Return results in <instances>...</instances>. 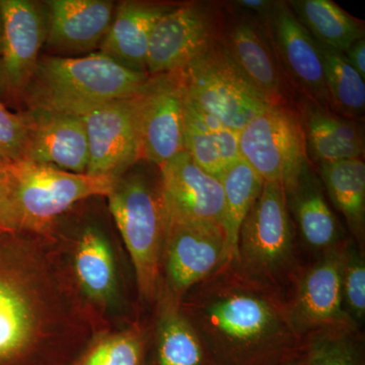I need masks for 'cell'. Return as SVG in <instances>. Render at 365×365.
Returning a JSON list of instances; mask_svg holds the SVG:
<instances>
[{"label": "cell", "instance_id": "1", "mask_svg": "<svg viewBox=\"0 0 365 365\" xmlns=\"http://www.w3.org/2000/svg\"><path fill=\"white\" fill-rule=\"evenodd\" d=\"M180 307L220 365H283L304 353L287 294L234 261L189 289Z\"/></svg>", "mask_w": 365, "mask_h": 365}, {"label": "cell", "instance_id": "2", "mask_svg": "<svg viewBox=\"0 0 365 365\" xmlns=\"http://www.w3.org/2000/svg\"><path fill=\"white\" fill-rule=\"evenodd\" d=\"M150 76L133 71L103 53L40 57L21 102L26 110L83 116L91 110L133 97Z\"/></svg>", "mask_w": 365, "mask_h": 365}, {"label": "cell", "instance_id": "3", "mask_svg": "<svg viewBox=\"0 0 365 365\" xmlns=\"http://www.w3.org/2000/svg\"><path fill=\"white\" fill-rule=\"evenodd\" d=\"M107 197L130 256L139 295L145 302H153L160 292L168 227L160 182L153 184L140 173L124 174Z\"/></svg>", "mask_w": 365, "mask_h": 365}, {"label": "cell", "instance_id": "4", "mask_svg": "<svg viewBox=\"0 0 365 365\" xmlns=\"http://www.w3.org/2000/svg\"><path fill=\"white\" fill-rule=\"evenodd\" d=\"M18 232L45 234L74 204L108 196L117 179L76 174L52 165L23 160L11 163L0 175Z\"/></svg>", "mask_w": 365, "mask_h": 365}, {"label": "cell", "instance_id": "5", "mask_svg": "<svg viewBox=\"0 0 365 365\" xmlns=\"http://www.w3.org/2000/svg\"><path fill=\"white\" fill-rule=\"evenodd\" d=\"M235 263L250 277L288 294L300 267L287 191L280 182L263 189L242 222Z\"/></svg>", "mask_w": 365, "mask_h": 365}, {"label": "cell", "instance_id": "6", "mask_svg": "<svg viewBox=\"0 0 365 365\" xmlns=\"http://www.w3.org/2000/svg\"><path fill=\"white\" fill-rule=\"evenodd\" d=\"M0 235V365L16 361L38 344L50 325L44 275L35 260Z\"/></svg>", "mask_w": 365, "mask_h": 365}, {"label": "cell", "instance_id": "7", "mask_svg": "<svg viewBox=\"0 0 365 365\" xmlns=\"http://www.w3.org/2000/svg\"><path fill=\"white\" fill-rule=\"evenodd\" d=\"M182 73L190 102L235 130L241 131L270 107L217 41L190 62Z\"/></svg>", "mask_w": 365, "mask_h": 365}, {"label": "cell", "instance_id": "8", "mask_svg": "<svg viewBox=\"0 0 365 365\" xmlns=\"http://www.w3.org/2000/svg\"><path fill=\"white\" fill-rule=\"evenodd\" d=\"M240 153L264 182L292 189L309 172L306 139L299 115L288 106H270L240 131Z\"/></svg>", "mask_w": 365, "mask_h": 365}, {"label": "cell", "instance_id": "9", "mask_svg": "<svg viewBox=\"0 0 365 365\" xmlns=\"http://www.w3.org/2000/svg\"><path fill=\"white\" fill-rule=\"evenodd\" d=\"M227 261L230 253L222 225L168 218L160 290L181 300Z\"/></svg>", "mask_w": 365, "mask_h": 365}, {"label": "cell", "instance_id": "10", "mask_svg": "<svg viewBox=\"0 0 365 365\" xmlns=\"http://www.w3.org/2000/svg\"><path fill=\"white\" fill-rule=\"evenodd\" d=\"M136 97L141 160L160 168L185 150L187 93L182 71L150 76Z\"/></svg>", "mask_w": 365, "mask_h": 365}, {"label": "cell", "instance_id": "11", "mask_svg": "<svg viewBox=\"0 0 365 365\" xmlns=\"http://www.w3.org/2000/svg\"><path fill=\"white\" fill-rule=\"evenodd\" d=\"M136 95L112 101L81 116L88 139L86 174L118 179L141 160Z\"/></svg>", "mask_w": 365, "mask_h": 365}, {"label": "cell", "instance_id": "12", "mask_svg": "<svg viewBox=\"0 0 365 365\" xmlns=\"http://www.w3.org/2000/svg\"><path fill=\"white\" fill-rule=\"evenodd\" d=\"M346 242L321 255L311 265L300 267L290 287L287 294L290 318L302 337L334 327L359 328L343 306L341 270Z\"/></svg>", "mask_w": 365, "mask_h": 365}, {"label": "cell", "instance_id": "13", "mask_svg": "<svg viewBox=\"0 0 365 365\" xmlns=\"http://www.w3.org/2000/svg\"><path fill=\"white\" fill-rule=\"evenodd\" d=\"M2 47L0 95L21 101L40 59L46 40L47 19L39 4L30 0H0Z\"/></svg>", "mask_w": 365, "mask_h": 365}, {"label": "cell", "instance_id": "14", "mask_svg": "<svg viewBox=\"0 0 365 365\" xmlns=\"http://www.w3.org/2000/svg\"><path fill=\"white\" fill-rule=\"evenodd\" d=\"M210 14L197 4L170 7L151 32L145 60L150 76L182 71L215 42Z\"/></svg>", "mask_w": 365, "mask_h": 365}, {"label": "cell", "instance_id": "15", "mask_svg": "<svg viewBox=\"0 0 365 365\" xmlns=\"http://www.w3.org/2000/svg\"><path fill=\"white\" fill-rule=\"evenodd\" d=\"M158 169L168 218L222 225L225 193L220 179L201 169L185 150Z\"/></svg>", "mask_w": 365, "mask_h": 365}, {"label": "cell", "instance_id": "16", "mask_svg": "<svg viewBox=\"0 0 365 365\" xmlns=\"http://www.w3.org/2000/svg\"><path fill=\"white\" fill-rule=\"evenodd\" d=\"M21 113L28 126L24 160L86 174L88 139L81 117L41 110Z\"/></svg>", "mask_w": 365, "mask_h": 365}, {"label": "cell", "instance_id": "17", "mask_svg": "<svg viewBox=\"0 0 365 365\" xmlns=\"http://www.w3.org/2000/svg\"><path fill=\"white\" fill-rule=\"evenodd\" d=\"M270 19L274 45L288 76L307 101L331 110L318 43L285 4H276Z\"/></svg>", "mask_w": 365, "mask_h": 365}, {"label": "cell", "instance_id": "18", "mask_svg": "<svg viewBox=\"0 0 365 365\" xmlns=\"http://www.w3.org/2000/svg\"><path fill=\"white\" fill-rule=\"evenodd\" d=\"M46 45L59 53L90 52L100 47L114 18L108 0H51Z\"/></svg>", "mask_w": 365, "mask_h": 365}, {"label": "cell", "instance_id": "19", "mask_svg": "<svg viewBox=\"0 0 365 365\" xmlns=\"http://www.w3.org/2000/svg\"><path fill=\"white\" fill-rule=\"evenodd\" d=\"M287 196L290 215L294 216L307 248L321 256L340 248L348 241L311 170L287 191Z\"/></svg>", "mask_w": 365, "mask_h": 365}, {"label": "cell", "instance_id": "20", "mask_svg": "<svg viewBox=\"0 0 365 365\" xmlns=\"http://www.w3.org/2000/svg\"><path fill=\"white\" fill-rule=\"evenodd\" d=\"M304 130L307 157L322 163L361 158L364 135L359 125L335 112L307 101L299 115Z\"/></svg>", "mask_w": 365, "mask_h": 365}, {"label": "cell", "instance_id": "21", "mask_svg": "<svg viewBox=\"0 0 365 365\" xmlns=\"http://www.w3.org/2000/svg\"><path fill=\"white\" fill-rule=\"evenodd\" d=\"M150 365H220L182 314L180 299L160 290Z\"/></svg>", "mask_w": 365, "mask_h": 365}, {"label": "cell", "instance_id": "22", "mask_svg": "<svg viewBox=\"0 0 365 365\" xmlns=\"http://www.w3.org/2000/svg\"><path fill=\"white\" fill-rule=\"evenodd\" d=\"M170 6L124 1L117 6L100 52L128 68L145 71L148 43L155 24Z\"/></svg>", "mask_w": 365, "mask_h": 365}, {"label": "cell", "instance_id": "23", "mask_svg": "<svg viewBox=\"0 0 365 365\" xmlns=\"http://www.w3.org/2000/svg\"><path fill=\"white\" fill-rule=\"evenodd\" d=\"M240 71L270 106H287L282 78L272 50L253 24L240 21L222 42Z\"/></svg>", "mask_w": 365, "mask_h": 365}, {"label": "cell", "instance_id": "24", "mask_svg": "<svg viewBox=\"0 0 365 365\" xmlns=\"http://www.w3.org/2000/svg\"><path fill=\"white\" fill-rule=\"evenodd\" d=\"M240 132L190 102L185 110L184 150L194 162L220 179L230 165L241 160Z\"/></svg>", "mask_w": 365, "mask_h": 365}, {"label": "cell", "instance_id": "25", "mask_svg": "<svg viewBox=\"0 0 365 365\" xmlns=\"http://www.w3.org/2000/svg\"><path fill=\"white\" fill-rule=\"evenodd\" d=\"M319 175L335 208L345 218L351 239L364 249L365 165L361 158L319 165Z\"/></svg>", "mask_w": 365, "mask_h": 365}, {"label": "cell", "instance_id": "26", "mask_svg": "<svg viewBox=\"0 0 365 365\" xmlns=\"http://www.w3.org/2000/svg\"><path fill=\"white\" fill-rule=\"evenodd\" d=\"M297 20L319 45L344 54L364 38V26L331 0H302L290 4Z\"/></svg>", "mask_w": 365, "mask_h": 365}, {"label": "cell", "instance_id": "27", "mask_svg": "<svg viewBox=\"0 0 365 365\" xmlns=\"http://www.w3.org/2000/svg\"><path fill=\"white\" fill-rule=\"evenodd\" d=\"M74 270L81 289L91 300L106 304L116 287L114 258L104 235L93 227L86 228L76 247Z\"/></svg>", "mask_w": 365, "mask_h": 365}, {"label": "cell", "instance_id": "28", "mask_svg": "<svg viewBox=\"0 0 365 365\" xmlns=\"http://www.w3.org/2000/svg\"><path fill=\"white\" fill-rule=\"evenodd\" d=\"M220 180L225 193L222 227L227 235L230 260L234 261L242 222L260 196L264 181L242 158L230 165Z\"/></svg>", "mask_w": 365, "mask_h": 365}, {"label": "cell", "instance_id": "29", "mask_svg": "<svg viewBox=\"0 0 365 365\" xmlns=\"http://www.w3.org/2000/svg\"><path fill=\"white\" fill-rule=\"evenodd\" d=\"M318 46L331 110L348 119L360 116L365 108V79L353 68L343 53L319 43Z\"/></svg>", "mask_w": 365, "mask_h": 365}, {"label": "cell", "instance_id": "30", "mask_svg": "<svg viewBox=\"0 0 365 365\" xmlns=\"http://www.w3.org/2000/svg\"><path fill=\"white\" fill-rule=\"evenodd\" d=\"M302 365H365L364 336L355 327H334L309 334Z\"/></svg>", "mask_w": 365, "mask_h": 365}, {"label": "cell", "instance_id": "31", "mask_svg": "<svg viewBox=\"0 0 365 365\" xmlns=\"http://www.w3.org/2000/svg\"><path fill=\"white\" fill-rule=\"evenodd\" d=\"M145 348L143 329L132 325L97 338L73 365H144Z\"/></svg>", "mask_w": 365, "mask_h": 365}, {"label": "cell", "instance_id": "32", "mask_svg": "<svg viewBox=\"0 0 365 365\" xmlns=\"http://www.w3.org/2000/svg\"><path fill=\"white\" fill-rule=\"evenodd\" d=\"M343 306L355 326L365 321V256L351 237L346 242L341 270Z\"/></svg>", "mask_w": 365, "mask_h": 365}, {"label": "cell", "instance_id": "33", "mask_svg": "<svg viewBox=\"0 0 365 365\" xmlns=\"http://www.w3.org/2000/svg\"><path fill=\"white\" fill-rule=\"evenodd\" d=\"M28 126L23 113H13L0 101V158L9 163L23 160Z\"/></svg>", "mask_w": 365, "mask_h": 365}, {"label": "cell", "instance_id": "34", "mask_svg": "<svg viewBox=\"0 0 365 365\" xmlns=\"http://www.w3.org/2000/svg\"><path fill=\"white\" fill-rule=\"evenodd\" d=\"M16 232H19L16 222H14L13 210H11V204L7 199L6 190L0 180V235L16 234Z\"/></svg>", "mask_w": 365, "mask_h": 365}, {"label": "cell", "instance_id": "35", "mask_svg": "<svg viewBox=\"0 0 365 365\" xmlns=\"http://www.w3.org/2000/svg\"><path fill=\"white\" fill-rule=\"evenodd\" d=\"M346 58L362 78L365 79V39H360L344 53Z\"/></svg>", "mask_w": 365, "mask_h": 365}, {"label": "cell", "instance_id": "36", "mask_svg": "<svg viewBox=\"0 0 365 365\" xmlns=\"http://www.w3.org/2000/svg\"><path fill=\"white\" fill-rule=\"evenodd\" d=\"M237 6L245 9H250L253 11H260V13H266L272 7L270 1L265 0H240L237 1Z\"/></svg>", "mask_w": 365, "mask_h": 365}, {"label": "cell", "instance_id": "37", "mask_svg": "<svg viewBox=\"0 0 365 365\" xmlns=\"http://www.w3.org/2000/svg\"><path fill=\"white\" fill-rule=\"evenodd\" d=\"M304 364V359L302 356L299 357V359L292 360V361L288 362V364H285L283 365H302Z\"/></svg>", "mask_w": 365, "mask_h": 365}, {"label": "cell", "instance_id": "38", "mask_svg": "<svg viewBox=\"0 0 365 365\" xmlns=\"http://www.w3.org/2000/svg\"><path fill=\"white\" fill-rule=\"evenodd\" d=\"M2 33H4V28H2L1 11H0V53H1V47H2Z\"/></svg>", "mask_w": 365, "mask_h": 365}, {"label": "cell", "instance_id": "39", "mask_svg": "<svg viewBox=\"0 0 365 365\" xmlns=\"http://www.w3.org/2000/svg\"><path fill=\"white\" fill-rule=\"evenodd\" d=\"M9 162H6V160H2V158H0V173L4 172V170H6V168L7 165H9Z\"/></svg>", "mask_w": 365, "mask_h": 365}]
</instances>
